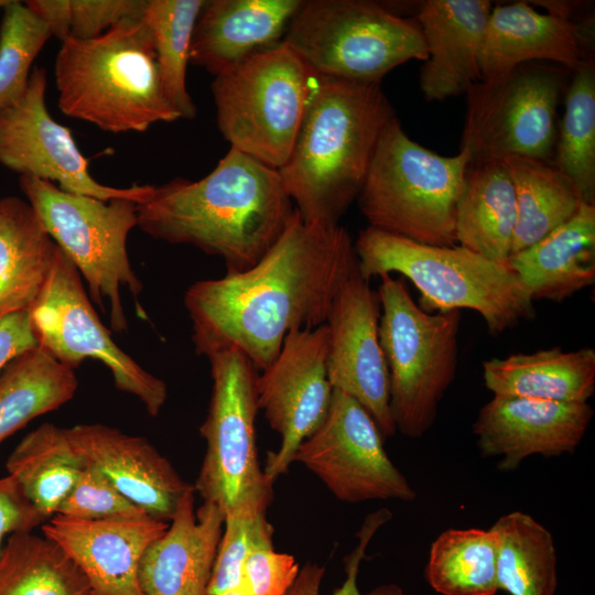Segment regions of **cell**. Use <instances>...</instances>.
Returning a JSON list of instances; mask_svg holds the SVG:
<instances>
[{"instance_id": "b9f144b4", "label": "cell", "mask_w": 595, "mask_h": 595, "mask_svg": "<svg viewBox=\"0 0 595 595\" xmlns=\"http://www.w3.org/2000/svg\"><path fill=\"white\" fill-rule=\"evenodd\" d=\"M299 570V563L291 554L275 552L273 547L261 548L248 556L242 581L249 595H285Z\"/></svg>"}, {"instance_id": "44dd1931", "label": "cell", "mask_w": 595, "mask_h": 595, "mask_svg": "<svg viewBox=\"0 0 595 595\" xmlns=\"http://www.w3.org/2000/svg\"><path fill=\"white\" fill-rule=\"evenodd\" d=\"M194 495L193 485L164 533L142 555L139 581L144 595H207L225 515L207 501L195 510Z\"/></svg>"}, {"instance_id": "74e56055", "label": "cell", "mask_w": 595, "mask_h": 595, "mask_svg": "<svg viewBox=\"0 0 595 595\" xmlns=\"http://www.w3.org/2000/svg\"><path fill=\"white\" fill-rule=\"evenodd\" d=\"M273 527L266 513L225 516L224 529L207 595H215L242 583L245 563L257 549L273 547Z\"/></svg>"}, {"instance_id": "cb8c5ba5", "label": "cell", "mask_w": 595, "mask_h": 595, "mask_svg": "<svg viewBox=\"0 0 595 595\" xmlns=\"http://www.w3.org/2000/svg\"><path fill=\"white\" fill-rule=\"evenodd\" d=\"M302 0H210L197 18L190 63L217 76L279 44Z\"/></svg>"}, {"instance_id": "2e32d148", "label": "cell", "mask_w": 595, "mask_h": 595, "mask_svg": "<svg viewBox=\"0 0 595 595\" xmlns=\"http://www.w3.org/2000/svg\"><path fill=\"white\" fill-rule=\"evenodd\" d=\"M46 72L32 69L24 96L0 109V164L19 173L52 182L61 190L109 202L125 198L138 204L152 185L117 188L100 184L89 173L71 130L56 122L45 105Z\"/></svg>"}, {"instance_id": "ffe728a7", "label": "cell", "mask_w": 595, "mask_h": 595, "mask_svg": "<svg viewBox=\"0 0 595 595\" xmlns=\"http://www.w3.org/2000/svg\"><path fill=\"white\" fill-rule=\"evenodd\" d=\"M86 466L99 470L149 516L167 521L193 485L145 437L100 423L65 428Z\"/></svg>"}, {"instance_id": "7a4b0ae2", "label": "cell", "mask_w": 595, "mask_h": 595, "mask_svg": "<svg viewBox=\"0 0 595 595\" xmlns=\"http://www.w3.org/2000/svg\"><path fill=\"white\" fill-rule=\"evenodd\" d=\"M293 210L278 170L232 148L203 178H173L137 204L142 231L220 257L227 273L253 267Z\"/></svg>"}, {"instance_id": "3957f363", "label": "cell", "mask_w": 595, "mask_h": 595, "mask_svg": "<svg viewBox=\"0 0 595 595\" xmlns=\"http://www.w3.org/2000/svg\"><path fill=\"white\" fill-rule=\"evenodd\" d=\"M393 117L380 83L316 78L292 151L278 170L305 221L339 225Z\"/></svg>"}, {"instance_id": "8fae6325", "label": "cell", "mask_w": 595, "mask_h": 595, "mask_svg": "<svg viewBox=\"0 0 595 595\" xmlns=\"http://www.w3.org/2000/svg\"><path fill=\"white\" fill-rule=\"evenodd\" d=\"M19 184L45 231L83 274L95 303L106 311L108 302L111 329L122 333L128 327L122 286L145 317L138 301L142 284L127 251L128 235L138 226V203L125 198L104 202L26 175L19 177Z\"/></svg>"}, {"instance_id": "277c9868", "label": "cell", "mask_w": 595, "mask_h": 595, "mask_svg": "<svg viewBox=\"0 0 595 595\" xmlns=\"http://www.w3.org/2000/svg\"><path fill=\"white\" fill-rule=\"evenodd\" d=\"M54 75L61 111L104 131L143 132L181 119L163 90L144 12L99 36L66 39Z\"/></svg>"}, {"instance_id": "52a82bcc", "label": "cell", "mask_w": 595, "mask_h": 595, "mask_svg": "<svg viewBox=\"0 0 595 595\" xmlns=\"http://www.w3.org/2000/svg\"><path fill=\"white\" fill-rule=\"evenodd\" d=\"M379 278V338L389 374L391 416L397 431L419 439L433 425L456 375L461 312H425L401 280L391 274Z\"/></svg>"}, {"instance_id": "5b68a950", "label": "cell", "mask_w": 595, "mask_h": 595, "mask_svg": "<svg viewBox=\"0 0 595 595\" xmlns=\"http://www.w3.org/2000/svg\"><path fill=\"white\" fill-rule=\"evenodd\" d=\"M354 246L365 280L400 273L419 290V306L425 312L469 309L491 334L534 316L533 301L508 264L462 246L420 244L370 226Z\"/></svg>"}, {"instance_id": "f35d334b", "label": "cell", "mask_w": 595, "mask_h": 595, "mask_svg": "<svg viewBox=\"0 0 595 595\" xmlns=\"http://www.w3.org/2000/svg\"><path fill=\"white\" fill-rule=\"evenodd\" d=\"M56 515L83 520H136L149 517L99 470L86 465Z\"/></svg>"}, {"instance_id": "f6af8a7d", "label": "cell", "mask_w": 595, "mask_h": 595, "mask_svg": "<svg viewBox=\"0 0 595 595\" xmlns=\"http://www.w3.org/2000/svg\"><path fill=\"white\" fill-rule=\"evenodd\" d=\"M24 4L48 28L52 36L61 42L71 36L69 0H29Z\"/></svg>"}, {"instance_id": "ee69618b", "label": "cell", "mask_w": 595, "mask_h": 595, "mask_svg": "<svg viewBox=\"0 0 595 595\" xmlns=\"http://www.w3.org/2000/svg\"><path fill=\"white\" fill-rule=\"evenodd\" d=\"M39 347L29 311L12 313L0 321V376L17 357Z\"/></svg>"}, {"instance_id": "7402d4cb", "label": "cell", "mask_w": 595, "mask_h": 595, "mask_svg": "<svg viewBox=\"0 0 595 595\" xmlns=\"http://www.w3.org/2000/svg\"><path fill=\"white\" fill-rule=\"evenodd\" d=\"M493 4L488 0H428L415 15L428 58L420 88L428 100L465 93L482 79V55Z\"/></svg>"}, {"instance_id": "603a6c76", "label": "cell", "mask_w": 595, "mask_h": 595, "mask_svg": "<svg viewBox=\"0 0 595 595\" xmlns=\"http://www.w3.org/2000/svg\"><path fill=\"white\" fill-rule=\"evenodd\" d=\"M589 25L538 12L523 1L493 6L482 55V78L537 61L573 72L593 57Z\"/></svg>"}, {"instance_id": "e0dca14e", "label": "cell", "mask_w": 595, "mask_h": 595, "mask_svg": "<svg viewBox=\"0 0 595 595\" xmlns=\"http://www.w3.org/2000/svg\"><path fill=\"white\" fill-rule=\"evenodd\" d=\"M381 305L358 269L338 291L326 325L328 328L327 375L334 390L360 403L381 435L397 430L390 411L389 374L379 338Z\"/></svg>"}, {"instance_id": "ac0fdd59", "label": "cell", "mask_w": 595, "mask_h": 595, "mask_svg": "<svg viewBox=\"0 0 595 595\" xmlns=\"http://www.w3.org/2000/svg\"><path fill=\"white\" fill-rule=\"evenodd\" d=\"M593 414L588 402L494 396L479 410L473 433L482 456L497 458V468L510 472L533 455L549 458L574 453Z\"/></svg>"}, {"instance_id": "83f0119b", "label": "cell", "mask_w": 595, "mask_h": 595, "mask_svg": "<svg viewBox=\"0 0 595 595\" xmlns=\"http://www.w3.org/2000/svg\"><path fill=\"white\" fill-rule=\"evenodd\" d=\"M57 248L26 201L0 198V321L30 311Z\"/></svg>"}, {"instance_id": "60d3db41", "label": "cell", "mask_w": 595, "mask_h": 595, "mask_svg": "<svg viewBox=\"0 0 595 595\" xmlns=\"http://www.w3.org/2000/svg\"><path fill=\"white\" fill-rule=\"evenodd\" d=\"M71 36L88 40L144 12L147 0H69ZM69 36V37H71Z\"/></svg>"}, {"instance_id": "d6986e66", "label": "cell", "mask_w": 595, "mask_h": 595, "mask_svg": "<svg viewBox=\"0 0 595 595\" xmlns=\"http://www.w3.org/2000/svg\"><path fill=\"white\" fill-rule=\"evenodd\" d=\"M169 527L153 517L83 520L54 515L42 533L58 544L87 578L93 595H144L139 566L145 549Z\"/></svg>"}, {"instance_id": "9a60e30c", "label": "cell", "mask_w": 595, "mask_h": 595, "mask_svg": "<svg viewBox=\"0 0 595 595\" xmlns=\"http://www.w3.org/2000/svg\"><path fill=\"white\" fill-rule=\"evenodd\" d=\"M328 328L290 332L273 361L257 377L259 410L281 437L268 452L263 473L273 484L293 463L299 446L324 422L333 397L327 375Z\"/></svg>"}, {"instance_id": "5bb4252c", "label": "cell", "mask_w": 595, "mask_h": 595, "mask_svg": "<svg viewBox=\"0 0 595 595\" xmlns=\"http://www.w3.org/2000/svg\"><path fill=\"white\" fill-rule=\"evenodd\" d=\"M382 440L366 409L334 390L324 422L299 446L293 463L303 464L343 502H411L416 493L390 459Z\"/></svg>"}, {"instance_id": "4dcf8cb0", "label": "cell", "mask_w": 595, "mask_h": 595, "mask_svg": "<svg viewBox=\"0 0 595 595\" xmlns=\"http://www.w3.org/2000/svg\"><path fill=\"white\" fill-rule=\"evenodd\" d=\"M489 530L496 539L499 589L509 595H555L556 549L543 524L515 510L499 517Z\"/></svg>"}, {"instance_id": "d590c367", "label": "cell", "mask_w": 595, "mask_h": 595, "mask_svg": "<svg viewBox=\"0 0 595 595\" xmlns=\"http://www.w3.org/2000/svg\"><path fill=\"white\" fill-rule=\"evenodd\" d=\"M205 0H147L144 19L151 30L165 96L181 119H193L196 107L186 88L193 31Z\"/></svg>"}, {"instance_id": "4fadbf2b", "label": "cell", "mask_w": 595, "mask_h": 595, "mask_svg": "<svg viewBox=\"0 0 595 595\" xmlns=\"http://www.w3.org/2000/svg\"><path fill=\"white\" fill-rule=\"evenodd\" d=\"M29 314L39 347L56 361L75 370L86 359L99 360L111 371L119 390L137 397L151 416L160 413L167 399L166 383L115 344L78 270L60 247Z\"/></svg>"}, {"instance_id": "d4e9b609", "label": "cell", "mask_w": 595, "mask_h": 595, "mask_svg": "<svg viewBox=\"0 0 595 595\" xmlns=\"http://www.w3.org/2000/svg\"><path fill=\"white\" fill-rule=\"evenodd\" d=\"M508 267L532 301L561 302L595 282V204L538 242L512 253Z\"/></svg>"}, {"instance_id": "8d00e7d4", "label": "cell", "mask_w": 595, "mask_h": 595, "mask_svg": "<svg viewBox=\"0 0 595 595\" xmlns=\"http://www.w3.org/2000/svg\"><path fill=\"white\" fill-rule=\"evenodd\" d=\"M0 24V109L18 102L25 94L31 66L52 36L48 28L24 2L10 0Z\"/></svg>"}, {"instance_id": "30bf717a", "label": "cell", "mask_w": 595, "mask_h": 595, "mask_svg": "<svg viewBox=\"0 0 595 595\" xmlns=\"http://www.w3.org/2000/svg\"><path fill=\"white\" fill-rule=\"evenodd\" d=\"M206 358L213 389L199 429L206 452L195 493L225 516L266 513L273 499V484L260 466L256 443L259 370L236 347H225Z\"/></svg>"}, {"instance_id": "7bdbcfd3", "label": "cell", "mask_w": 595, "mask_h": 595, "mask_svg": "<svg viewBox=\"0 0 595 595\" xmlns=\"http://www.w3.org/2000/svg\"><path fill=\"white\" fill-rule=\"evenodd\" d=\"M46 519L8 474L0 477V551L11 534L32 531Z\"/></svg>"}, {"instance_id": "e575fe53", "label": "cell", "mask_w": 595, "mask_h": 595, "mask_svg": "<svg viewBox=\"0 0 595 595\" xmlns=\"http://www.w3.org/2000/svg\"><path fill=\"white\" fill-rule=\"evenodd\" d=\"M554 148V166L595 204V63L591 57L572 72Z\"/></svg>"}, {"instance_id": "7c38bea8", "label": "cell", "mask_w": 595, "mask_h": 595, "mask_svg": "<svg viewBox=\"0 0 595 595\" xmlns=\"http://www.w3.org/2000/svg\"><path fill=\"white\" fill-rule=\"evenodd\" d=\"M567 69L521 64L468 87L461 149L470 164L510 156L549 161L556 142V109Z\"/></svg>"}, {"instance_id": "ba28073f", "label": "cell", "mask_w": 595, "mask_h": 595, "mask_svg": "<svg viewBox=\"0 0 595 595\" xmlns=\"http://www.w3.org/2000/svg\"><path fill=\"white\" fill-rule=\"evenodd\" d=\"M282 42L316 78L380 83L399 65L428 58L415 17L365 0L303 1Z\"/></svg>"}, {"instance_id": "f546056e", "label": "cell", "mask_w": 595, "mask_h": 595, "mask_svg": "<svg viewBox=\"0 0 595 595\" xmlns=\"http://www.w3.org/2000/svg\"><path fill=\"white\" fill-rule=\"evenodd\" d=\"M502 162L516 196L512 255L538 242L569 220L583 199L574 184L549 161L510 156Z\"/></svg>"}, {"instance_id": "d6a6232c", "label": "cell", "mask_w": 595, "mask_h": 595, "mask_svg": "<svg viewBox=\"0 0 595 595\" xmlns=\"http://www.w3.org/2000/svg\"><path fill=\"white\" fill-rule=\"evenodd\" d=\"M0 595H93L79 567L54 541L11 534L0 551Z\"/></svg>"}, {"instance_id": "484cf974", "label": "cell", "mask_w": 595, "mask_h": 595, "mask_svg": "<svg viewBox=\"0 0 595 595\" xmlns=\"http://www.w3.org/2000/svg\"><path fill=\"white\" fill-rule=\"evenodd\" d=\"M483 380L494 396L588 402L595 391V350L552 347L490 358L483 363Z\"/></svg>"}, {"instance_id": "f1b7e54d", "label": "cell", "mask_w": 595, "mask_h": 595, "mask_svg": "<svg viewBox=\"0 0 595 595\" xmlns=\"http://www.w3.org/2000/svg\"><path fill=\"white\" fill-rule=\"evenodd\" d=\"M6 468L47 520L57 513L85 463L68 440L65 428L43 423L14 447Z\"/></svg>"}, {"instance_id": "bcb514c9", "label": "cell", "mask_w": 595, "mask_h": 595, "mask_svg": "<svg viewBox=\"0 0 595 595\" xmlns=\"http://www.w3.org/2000/svg\"><path fill=\"white\" fill-rule=\"evenodd\" d=\"M215 595H249V591L246 583L242 581L239 586Z\"/></svg>"}, {"instance_id": "7dc6e473", "label": "cell", "mask_w": 595, "mask_h": 595, "mask_svg": "<svg viewBox=\"0 0 595 595\" xmlns=\"http://www.w3.org/2000/svg\"><path fill=\"white\" fill-rule=\"evenodd\" d=\"M9 2L10 0H0V10L3 9Z\"/></svg>"}, {"instance_id": "1f68e13d", "label": "cell", "mask_w": 595, "mask_h": 595, "mask_svg": "<svg viewBox=\"0 0 595 595\" xmlns=\"http://www.w3.org/2000/svg\"><path fill=\"white\" fill-rule=\"evenodd\" d=\"M77 387L75 371L40 347L17 357L0 376V444L31 420L68 402Z\"/></svg>"}, {"instance_id": "8992f818", "label": "cell", "mask_w": 595, "mask_h": 595, "mask_svg": "<svg viewBox=\"0 0 595 595\" xmlns=\"http://www.w3.org/2000/svg\"><path fill=\"white\" fill-rule=\"evenodd\" d=\"M470 164L413 141L394 116L385 127L357 197L370 227L432 246H455V208Z\"/></svg>"}, {"instance_id": "9c48e42d", "label": "cell", "mask_w": 595, "mask_h": 595, "mask_svg": "<svg viewBox=\"0 0 595 595\" xmlns=\"http://www.w3.org/2000/svg\"><path fill=\"white\" fill-rule=\"evenodd\" d=\"M316 77L282 41L215 76L218 129L236 149L279 170L303 122Z\"/></svg>"}, {"instance_id": "ab89813d", "label": "cell", "mask_w": 595, "mask_h": 595, "mask_svg": "<svg viewBox=\"0 0 595 595\" xmlns=\"http://www.w3.org/2000/svg\"><path fill=\"white\" fill-rule=\"evenodd\" d=\"M389 509H380L370 513L364 521L357 538L356 548L345 558L346 580L332 595H403L401 586L394 583L380 585L367 594H361L357 586V576L366 550L375 533L391 519ZM325 575V567L318 563L307 562L288 589L285 595H320V587Z\"/></svg>"}, {"instance_id": "4316f807", "label": "cell", "mask_w": 595, "mask_h": 595, "mask_svg": "<svg viewBox=\"0 0 595 595\" xmlns=\"http://www.w3.org/2000/svg\"><path fill=\"white\" fill-rule=\"evenodd\" d=\"M517 207L504 162L469 164L455 208L456 245L508 264Z\"/></svg>"}, {"instance_id": "836d02e7", "label": "cell", "mask_w": 595, "mask_h": 595, "mask_svg": "<svg viewBox=\"0 0 595 595\" xmlns=\"http://www.w3.org/2000/svg\"><path fill=\"white\" fill-rule=\"evenodd\" d=\"M496 555L489 529L451 528L432 542L424 576L441 595H495Z\"/></svg>"}, {"instance_id": "6da1fadb", "label": "cell", "mask_w": 595, "mask_h": 595, "mask_svg": "<svg viewBox=\"0 0 595 595\" xmlns=\"http://www.w3.org/2000/svg\"><path fill=\"white\" fill-rule=\"evenodd\" d=\"M357 269L355 246L343 226L305 221L294 208L253 267L186 290L196 354L236 347L263 370L290 332L326 323L338 291Z\"/></svg>"}]
</instances>
